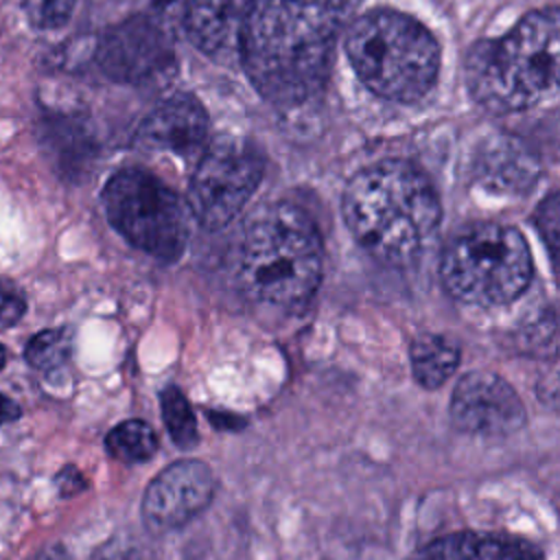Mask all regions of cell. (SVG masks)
Wrapping results in <instances>:
<instances>
[{
	"instance_id": "11",
	"label": "cell",
	"mask_w": 560,
	"mask_h": 560,
	"mask_svg": "<svg viewBox=\"0 0 560 560\" xmlns=\"http://www.w3.org/2000/svg\"><path fill=\"white\" fill-rule=\"evenodd\" d=\"M173 61L160 24L147 15H133L109 28L96 48L98 68L114 81L140 83L160 74Z\"/></svg>"
},
{
	"instance_id": "20",
	"label": "cell",
	"mask_w": 560,
	"mask_h": 560,
	"mask_svg": "<svg viewBox=\"0 0 560 560\" xmlns=\"http://www.w3.org/2000/svg\"><path fill=\"white\" fill-rule=\"evenodd\" d=\"M534 225L547 245L551 265L556 267V256H558V245H560V197H558V192H549L542 199V203L538 206V210L534 214Z\"/></svg>"
},
{
	"instance_id": "15",
	"label": "cell",
	"mask_w": 560,
	"mask_h": 560,
	"mask_svg": "<svg viewBox=\"0 0 560 560\" xmlns=\"http://www.w3.org/2000/svg\"><path fill=\"white\" fill-rule=\"evenodd\" d=\"M241 0H188L184 28L188 39L208 57H225L238 44Z\"/></svg>"
},
{
	"instance_id": "8",
	"label": "cell",
	"mask_w": 560,
	"mask_h": 560,
	"mask_svg": "<svg viewBox=\"0 0 560 560\" xmlns=\"http://www.w3.org/2000/svg\"><path fill=\"white\" fill-rule=\"evenodd\" d=\"M262 173L265 160L256 144L221 138L197 162L188 186V208L206 230H221L252 199Z\"/></svg>"
},
{
	"instance_id": "4",
	"label": "cell",
	"mask_w": 560,
	"mask_h": 560,
	"mask_svg": "<svg viewBox=\"0 0 560 560\" xmlns=\"http://www.w3.org/2000/svg\"><path fill=\"white\" fill-rule=\"evenodd\" d=\"M558 9L527 13L508 35L477 42L466 57L472 98L494 112H523L558 88Z\"/></svg>"
},
{
	"instance_id": "18",
	"label": "cell",
	"mask_w": 560,
	"mask_h": 560,
	"mask_svg": "<svg viewBox=\"0 0 560 560\" xmlns=\"http://www.w3.org/2000/svg\"><path fill=\"white\" fill-rule=\"evenodd\" d=\"M160 407H162V418H164V427L171 435V440L184 448L190 451L192 446H197V420L192 413L190 402L186 400V396L182 394L179 387L168 385L160 392Z\"/></svg>"
},
{
	"instance_id": "23",
	"label": "cell",
	"mask_w": 560,
	"mask_h": 560,
	"mask_svg": "<svg viewBox=\"0 0 560 560\" xmlns=\"http://www.w3.org/2000/svg\"><path fill=\"white\" fill-rule=\"evenodd\" d=\"M55 483H57V488H59V492H61L63 497L77 494V492H81V490L85 488V479H83V475H81L74 466L61 468V470L57 472V477H55Z\"/></svg>"
},
{
	"instance_id": "27",
	"label": "cell",
	"mask_w": 560,
	"mask_h": 560,
	"mask_svg": "<svg viewBox=\"0 0 560 560\" xmlns=\"http://www.w3.org/2000/svg\"><path fill=\"white\" fill-rule=\"evenodd\" d=\"M4 361H7V350H4V346L0 343V368L4 365Z\"/></svg>"
},
{
	"instance_id": "21",
	"label": "cell",
	"mask_w": 560,
	"mask_h": 560,
	"mask_svg": "<svg viewBox=\"0 0 560 560\" xmlns=\"http://www.w3.org/2000/svg\"><path fill=\"white\" fill-rule=\"evenodd\" d=\"M77 0H26L31 20L42 28L63 26L74 9Z\"/></svg>"
},
{
	"instance_id": "3",
	"label": "cell",
	"mask_w": 560,
	"mask_h": 560,
	"mask_svg": "<svg viewBox=\"0 0 560 560\" xmlns=\"http://www.w3.org/2000/svg\"><path fill=\"white\" fill-rule=\"evenodd\" d=\"M322 260V238L308 212L278 201L258 210L245 228L238 273L256 302L298 311L319 287Z\"/></svg>"
},
{
	"instance_id": "24",
	"label": "cell",
	"mask_w": 560,
	"mask_h": 560,
	"mask_svg": "<svg viewBox=\"0 0 560 560\" xmlns=\"http://www.w3.org/2000/svg\"><path fill=\"white\" fill-rule=\"evenodd\" d=\"M94 560H140V556L131 545L109 540L94 553Z\"/></svg>"
},
{
	"instance_id": "19",
	"label": "cell",
	"mask_w": 560,
	"mask_h": 560,
	"mask_svg": "<svg viewBox=\"0 0 560 560\" xmlns=\"http://www.w3.org/2000/svg\"><path fill=\"white\" fill-rule=\"evenodd\" d=\"M70 335L61 328H48L33 335L24 348V357L31 368L39 372H52L70 359Z\"/></svg>"
},
{
	"instance_id": "10",
	"label": "cell",
	"mask_w": 560,
	"mask_h": 560,
	"mask_svg": "<svg viewBox=\"0 0 560 560\" xmlns=\"http://www.w3.org/2000/svg\"><path fill=\"white\" fill-rule=\"evenodd\" d=\"M214 492L217 481L208 464L179 459L147 486L140 505L144 525L158 534L179 529L212 503Z\"/></svg>"
},
{
	"instance_id": "12",
	"label": "cell",
	"mask_w": 560,
	"mask_h": 560,
	"mask_svg": "<svg viewBox=\"0 0 560 560\" xmlns=\"http://www.w3.org/2000/svg\"><path fill=\"white\" fill-rule=\"evenodd\" d=\"M208 136L203 105L190 94L164 98L138 127L136 142L147 151H171L192 155Z\"/></svg>"
},
{
	"instance_id": "1",
	"label": "cell",
	"mask_w": 560,
	"mask_h": 560,
	"mask_svg": "<svg viewBox=\"0 0 560 560\" xmlns=\"http://www.w3.org/2000/svg\"><path fill=\"white\" fill-rule=\"evenodd\" d=\"M357 0H243L238 52L256 92L298 107L322 94Z\"/></svg>"
},
{
	"instance_id": "13",
	"label": "cell",
	"mask_w": 560,
	"mask_h": 560,
	"mask_svg": "<svg viewBox=\"0 0 560 560\" xmlns=\"http://www.w3.org/2000/svg\"><path fill=\"white\" fill-rule=\"evenodd\" d=\"M540 175L536 153L512 133L486 138L472 158L475 182L492 195H523Z\"/></svg>"
},
{
	"instance_id": "26",
	"label": "cell",
	"mask_w": 560,
	"mask_h": 560,
	"mask_svg": "<svg viewBox=\"0 0 560 560\" xmlns=\"http://www.w3.org/2000/svg\"><path fill=\"white\" fill-rule=\"evenodd\" d=\"M33 560H72V558L68 556L66 549H61L57 545H50V547L42 549L37 556H33Z\"/></svg>"
},
{
	"instance_id": "17",
	"label": "cell",
	"mask_w": 560,
	"mask_h": 560,
	"mask_svg": "<svg viewBox=\"0 0 560 560\" xmlns=\"http://www.w3.org/2000/svg\"><path fill=\"white\" fill-rule=\"evenodd\" d=\"M160 442L153 431V427L144 420H125L116 424L107 435H105V448L112 457L125 462V464H140L149 462Z\"/></svg>"
},
{
	"instance_id": "25",
	"label": "cell",
	"mask_w": 560,
	"mask_h": 560,
	"mask_svg": "<svg viewBox=\"0 0 560 560\" xmlns=\"http://www.w3.org/2000/svg\"><path fill=\"white\" fill-rule=\"evenodd\" d=\"M20 407L18 402H13L9 396L0 394V424H7V422H13L20 418Z\"/></svg>"
},
{
	"instance_id": "14",
	"label": "cell",
	"mask_w": 560,
	"mask_h": 560,
	"mask_svg": "<svg viewBox=\"0 0 560 560\" xmlns=\"http://www.w3.org/2000/svg\"><path fill=\"white\" fill-rule=\"evenodd\" d=\"M416 560H542V553L534 545L510 536L455 532L431 540L418 551Z\"/></svg>"
},
{
	"instance_id": "7",
	"label": "cell",
	"mask_w": 560,
	"mask_h": 560,
	"mask_svg": "<svg viewBox=\"0 0 560 560\" xmlns=\"http://www.w3.org/2000/svg\"><path fill=\"white\" fill-rule=\"evenodd\" d=\"M103 208L118 234L160 260H175L188 243V208L162 179L120 168L103 188Z\"/></svg>"
},
{
	"instance_id": "22",
	"label": "cell",
	"mask_w": 560,
	"mask_h": 560,
	"mask_svg": "<svg viewBox=\"0 0 560 560\" xmlns=\"http://www.w3.org/2000/svg\"><path fill=\"white\" fill-rule=\"evenodd\" d=\"M26 311L24 295L7 280H0V324L13 326Z\"/></svg>"
},
{
	"instance_id": "9",
	"label": "cell",
	"mask_w": 560,
	"mask_h": 560,
	"mask_svg": "<svg viewBox=\"0 0 560 560\" xmlns=\"http://www.w3.org/2000/svg\"><path fill=\"white\" fill-rule=\"evenodd\" d=\"M453 424L477 438H508L525 424V407L514 387L499 374H464L451 396Z\"/></svg>"
},
{
	"instance_id": "2",
	"label": "cell",
	"mask_w": 560,
	"mask_h": 560,
	"mask_svg": "<svg viewBox=\"0 0 560 560\" xmlns=\"http://www.w3.org/2000/svg\"><path fill=\"white\" fill-rule=\"evenodd\" d=\"M341 210L357 243L394 267L418 260L442 217L431 179L405 160L359 171L346 186Z\"/></svg>"
},
{
	"instance_id": "5",
	"label": "cell",
	"mask_w": 560,
	"mask_h": 560,
	"mask_svg": "<svg viewBox=\"0 0 560 560\" xmlns=\"http://www.w3.org/2000/svg\"><path fill=\"white\" fill-rule=\"evenodd\" d=\"M346 52L368 90L398 103L422 98L440 70L438 39L418 20L394 9L359 15L346 35Z\"/></svg>"
},
{
	"instance_id": "6",
	"label": "cell",
	"mask_w": 560,
	"mask_h": 560,
	"mask_svg": "<svg viewBox=\"0 0 560 560\" xmlns=\"http://www.w3.org/2000/svg\"><path fill=\"white\" fill-rule=\"evenodd\" d=\"M440 276L455 300L470 306H501L527 289L532 254L516 228L475 223L446 243Z\"/></svg>"
},
{
	"instance_id": "16",
	"label": "cell",
	"mask_w": 560,
	"mask_h": 560,
	"mask_svg": "<svg viewBox=\"0 0 560 560\" xmlns=\"http://www.w3.org/2000/svg\"><path fill=\"white\" fill-rule=\"evenodd\" d=\"M409 357H411L413 378L427 389H435L444 385L453 376L459 363L457 346L444 335H435V332L418 335L411 341Z\"/></svg>"
}]
</instances>
